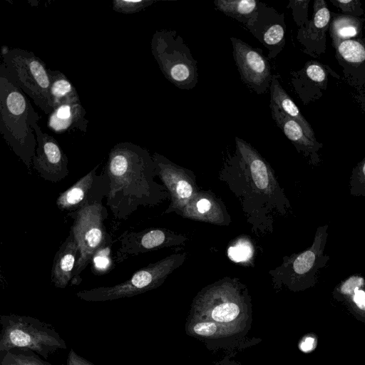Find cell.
<instances>
[{
    "label": "cell",
    "mask_w": 365,
    "mask_h": 365,
    "mask_svg": "<svg viewBox=\"0 0 365 365\" xmlns=\"http://www.w3.org/2000/svg\"><path fill=\"white\" fill-rule=\"evenodd\" d=\"M235 150L228 153L219 173L238 200L251 232L264 236L274 231L277 215L289 206L273 168L249 143L235 137Z\"/></svg>",
    "instance_id": "1"
},
{
    "label": "cell",
    "mask_w": 365,
    "mask_h": 365,
    "mask_svg": "<svg viewBox=\"0 0 365 365\" xmlns=\"http://www.w3.org/2000/svg\"><path fill=\"white\" fill-rule=\"evenodd\" d=\"M214 4L217 10L246 26L256 18L265 4L257 0H216Z\"/></svg>",
    "instance_id": "20"
},
{
    "label": "cell",
    "mask_w": 365,
    "mask_h": 365,
    "mask_svg": "<svg viewBox=\"0 0 365 365\" xmlns=\"http://www.w3.org/2000/svg\"><path fill=\"white\" fill-rule=\"evenodd\" d=\"M356 305L359 309L365 310V297L359 303L356 304Z\"/></svg>",
    "instance_id": "39"
},
{
    "label": "cell",
    "mask_w": 365,
    "mask_h": 365,
    "mask_svg": "<svg viewBox=\"0 0 365 365\" xmlns=\"http://www.w3.org/2000/svg\"><path fill=\"white\" fill-rule=\"evenodd\" d=\"M271 115L277 127L281 128L286 137L298 150L309 153L314 150L317 142L312 140L302 126L294 119L284 114L276 106L269 103Z\"/></svg>",
    "instance_id": "19"
},
{
    "label": "cell",
    "mask_w": 365,
    "mask_h": 365,
    "mask_svg": "<svg viewBox=\"0 0 365 365\" xmlns=\"http://www.w3.org/2000/svg\"><path fill=\"white\" fill-rule=\"evenodd\" d=\"M175 214L185 219L220 226H229L232 222L225 204L211 190H200Z\"/></svg>",
    "instance_id": "14"
},
{
    "label": "cell",
    "mask_w": 365,
    "mask_h": 365,
    "mask_svg": "<svg viewBox=\"0 0 365 365\" xmlns=\"http://www.w3.org/2000/svg\"><path fill=\"white\" fill-rule=\"evenodd\" d=\"M187 253L177 252L138 269L126 281L113 287L83 290L76 295L86 301H106L133 297L154 289L185 262Z\"/></svg>",
    "instance_id": "6"
},
{
    "label": "cell",
    "mask_w": 365,
    "mask_h": 365,
    "mask_svg": "<svg viewBox=\"0 0 365 365\" xmlns=\"http://www.w3.org/2000/svg\"><path fill=\"white\" fill-rule=\"evenodd\" d=\"M292 75L317 83L324 81L327 77L324 68L317 62L308 63L303 71L294 72Z\"/></svg>",
    "instance_id": "29"
},
{
    "label": "cell",
    "mask_w": 365,
    "mask_h": 365,
    "mask_svg": "<svg viewBox=\"0 0 365 365\" xmlns=\"http://www.w3.org/2000/svg\"><path fill=\"white\" fill-rule=\"evenodd\" d=\"M308 1H289L287 8L292 9L293 18L296 24L302 27L307 22Z\"/></svg>",
    "instance_id": "30"
},
{
    "label": "cell",
    "mask_w": 365,
    "mask_h": 365,
    "mask_svg": "<svg viewBox=\"0 0 365 365\" xmlns=\"http://www.w3.org/2000/svg\"><path fill=\"white\" fill-rule=\"evenodd\" d=\"M86 114L81 103L61 106L48 115V126L56 133L72 129L86 133L88 123Z\"/></svg>",
    "instance_id": "17"
},
{
    "label": "cell",
    "mask_w": 365,
    "mask_h": 365,
    "mask_svg": "<svg viewBox=\"0 0 365 365\" xmlns=\"http://www.w3.org/2000/svg\"><path fill=\"white\" fill-rule=\"evenodd\" d=\"M8 353L17 365H50L28 353Z\"/></svg>",
    "instance_id": "32"
},
{
    "label": "cell",
    "mask_w": 365,
    "mask_h": 365,
    "mask_svg": "<svg viewBox=\"0 0 365 365\" xmlns=\"http://www.w3.org/2000/svg\"><path fill=\"white\" fill-rule=\"evenodd\" d=\"M48 71L51 81L50 94L54 110L61 106L81 103L76 88L63 73L50 68Z\"/></svg>",
    "instance_id": "21"
},
{
    "label": "cell",
    "mask_w": 365,
    "mask_h": 365,
    "mask_svg": "<svg viewBox=\"0 0 365 365\" xmlns=\"http://www.w3.org/2000/svg\"><path fill=\"white\" fill-rule=\"evenodd\" d=\"M268 51V58H275L285 44V24L283 14L264 4L256 18L245 26Z\"/></svg>",
    "instance_id": "13"
},
{
    "label": "cell",
    "mask_w": 365,
    "mask_h": 365,
    "mask_svg": "<svg viewBox=\"0 0 365 365\" xmlns=\"http://www.w3.org/2000/svg\"><path fill=\"white\" fill-rule=\"evenodd\" d=\"M0 66L5 75L46 115L54 107L50 94L51 81L46 63L34 53L18 48L2 52Z\"/></svg>",
    "instance_id": "4"
},
{
    "label": "cell",
    "mask_w": 365,
    "mask_h": 365,
    "mask_svg": "<svg viewBox=\"0 0 365 365\" xmlns=\"http://www.w3.org/2000/svg\"><path fill=\"white\" fill-rule=\"evenodd\" d=\"M363 173H364V174L365 175V163H364V164L363 165Z\"/></svg>",
    "instance_id": "40"
},
{
    "label": "cell",
    "mask_w": 365,
    "mask_h": 365,
    "mask_svg": "<svg viewBox=\"0 0 365 365\" xmlns=\"http://www.w3.org/2000/svg\"><path fill=\"white\" fill-rule=\"evenodd\" d=\"M1 365H17L16 363L13 360L9 354L7 352L6 354L1 360Z\"/></svg>",
    "instance_id": "37"
},
{
    "label": "cell",
    "mask_w": 365,
    "mask_h": 365,
    "mask_svg": "<svg viewBox=\"0 0 365 365\" xmlns=\"http://www.w3.org/2000/svg\"><path fill=\"white\" fill-rule=\"evenodd\" d=\"M150 46L152 54L167 80L182 90L192 89L197 85V61L175 31H156Z\"/></svg>",
    "instance_id": "5"
},
{
    "label": "cell",
    "mask_w": 365,
    "mask_h": 365,
    "mask_svg": "<svg viewBox=\"0 0 365 365\" xmlns=\"http://www.w3.org/2000/svg\"><path fill=\"white\" fill-rule=\"evenodd\" d=\"M316 345L315 339L313 337H307L300 344V349L304 352L312 351Z\"/></svg>",
    "instance_id": "35"
},
{
    "label": "cell",
    "mask_w": 365,
    "mask_h": 365,
    "mask_svg": "<svg viewBox=\"0 0 365 365\" xmlns=\"http://www.w3.org/2000/svg\"><path fill=\"white\" fill-rule=\"evenodd\" d=\"M108 215V210L103 202L89 205L68 213V216L73 219L71 230L79 250L71 284L81 283V274L91 263L94 255L111 244V238L104 223Z\"/></svg>",
    "instance_id": "7"
},
{
    "label": "cell",
    "mask_w": 365,
    "mask_h": 365,
    "mask_svg": "<svg viewBox=\"0 0 365 365\" xmlns=\"http://www.w3.org/2000/svg\"><path fill=\"white\" fill-rule=\"evenodd\" d=\"M336 47L339 55L346 62L359 63L365 61V46L359 41L344 40Z\"/></svg>",
    "instance_id": "25"
},
{
    "label": "cell",
    "mask_w": 365,
    "mask_h": 365,
    "mask_svg": "<svg viewBox=\"0 0 365 365\" xmlns=\"http://www.w3.org/2000/svg\"><path fill=\"white\" fill-rule=\"evenodd\" d=\"M193 330L198 335L210 336L216 332L217 325L212 322H199L194 326Z\"/></svg>",
    "instance_id": "34"
},
{
    "label": "cell",
    "mask_w": 365,
    "mask_h": 365,
    "mask_svg": "<svg viewBox=\"0 0 365 365\" xmlns=\"http://www.w3.org/2000/svg\"><path fill=\"white\" fill-rule=\"evenodd\" d=\"M70 365H88L81 359H78L73 356V359L70 360Z\"/></svg>",
    "instance_id": "38"
},
{
    "label": "cell",
    "mask_w": 365,
    "mask_h": 365,
    "mask_svg": "<svg viewBox=\"0 0 365 365\" xmlns=\"http://www.w3.org/2000/svg\"><path fill=\"white\" fill-rule=\"evenodd\" d=\"M279 75L273 74L269 87L270 103L276 106L284 114L296 120L302 126L307 135L314 142H317L313 129L302 115L297 105L282 87L279 82Z\"/></svg>",
    "instance_id": "18"
},
{
    "label": "cell",
    "mask_w": 365,
    "mask_h": 365,
    "mask_svg": "<svg viewBox=\"0 0 365 365\" xmlns=\"http://www.w3.org/2000/svg\"><path fill=\"white\" fill-rule=\"evenodd\" d=\"M365 297V292L363 290L358 289L354 292L353 299L354 302L356 304L359 303L363 298Z\"/></svg>",
    "instance_id": "36"
},
{
    "label": "cell",
    "mask_w": 365,
    "mask_h": 365,
    "mask_svg": "<svg viewBox=\"0 0 365 365\" xmlns=\"http://www.w3.org/2000/svg\"><path fill=\"white\" fill-rule=\"evenodd\" d=\"M104 168L109 178L106 205L118 220H125L140 207L170 200L167 188L155 180L156 164L144 148L130 142L117 143Z\"/></svg>",
    "instance_id": "2"
},
{
    "label": "cell",
    "mask_w": 365,
    "mask_h": 365,
    "mask_svg": "<svg viewBox=\"0 0 365 365\" xmlns=\"http://www.w3.org/2000/svg\"><path fill=\"white\" fill-rule=\"evenodd\" d=\"M361 31V21L350 15H338L331 24L330 34L334 43L356 36Z\"/></svg>",
    "instance_id": "23"
},
{
    "label": "cell",
    "mask_w": 365,
    "mask_h": 365,
    "mask_svg": "<svg viewBox=\"0 0 365 365\" xmlns=\"http://www.w3.org/2000/svg\"><path fill=\"white\" fill-rule=\"evenodd\" d=\"M120 246L116 252L118 263L130 256L183 245L187 236L164 227H152L138 232H124L118 238Z\"/></svg>",
    "instance_id": "9"
},
{
    "label": "cell",
    "mask_w": 365,
    "mask_h": 365,
    "mask_svg": "<svg viewBox=\"0 0 365 365\" xmlns=\"http://www.w3.org/2000/svg\"><path fill=\"white\" fill-rule=\"evenodd\" d=\"M333 4L339 7L344 13L354 16H360L363 14L364 11L361 9V3L357 0L339 1L332 0Z\"/></svg>",
    "instance_id": "31"
},
{
    "label": "cell",
    "mask_w": 365,
    "mask_h": 365,
    "mask_svg": "<svg viewBox=\"0 0 365 365\" xmlns=\"http://www.w3.org/2000/svg\"><path fill=\"white\" fill-rule=\"evenodd\" d=\"M240 308L237 302L225 300L212 307L211 317L218 322H230L240 314Z\"/></svg>",
    "instance_id": "26"
},
{
    "label": "cell",
    "mask_w": 365,
    "mask_h": 365,
    "mask_svg": "<svg viewBox=\"0 0 365 365\" xmlns=\"http://www.w3.org/2000/svg\"><path fill=\"white\" fill-rule=\"evenodd\" d=\"M78 246L71 230L56 252L51 268V282L65 288L71 282L78 258Z\"/></svg>",
    "instance_id": "16"
},
{
    "label": "cell",
    "mask_w": 365,
    "mask_h": 365,
    "mask_svg": "<svg viewBox=\"0 0 365 365\" xmlns=\"http://www.w3.org/2000/svg\"><path fill=\"white\" fill-rule=\"evenodd\" d=\"M110 245L98 250L93 257L91 263L93 265V272L96 274H104L109 270L111 265Z\"/></svg>",
    "instance_id": "28"
},
{
    "label": "cell",
    "mask_w": 365,
    "mask_h": 365,
    "mask_svg": "<svg viewBox=\"0 0 365 365\" xmlns=\"http://www.w3.org/2000/svg\"><path fill=\"white\" fill-rule=\"evenodd\" d=\"M36 120L40 117L26 93L0 70V133L28 169L37 146L31 127Z\"/></svg>",
    "instance_id": "3"
},
{
    "label": "cell",
    "mask_w": 365,
    "mask_h": 365,
    "mask_svg": "<svg viewBox=\"0 0 365 365\" xmlns=\"http://www.w3.org/2000/svg\"><path fill=\"white\" fill-rule=\"evenodd\" d=\"M313 19L307 27H301L298 33L299 41L305 46L312 38L317 31H325L330 20V13L325 1H314Z\"/></svg>",
    "instance_id": "22"
},
{
    "label": "cell",
    "mask_w": 365,
    "mask_h": 365,
    "mask_svg": "<svg viewBox=\"0 0 365 365\" xmlns=\"http://www.w3.org/2000/svg\"><path fill=\"white\" fill-rule=\"evenodd\" d=\"M38 121L36 120L31 123L37 142L32 165L45 180L57 182L68 175V159L58 142L41 130Z\"/></svg>",
    "instance_id": "12"
},
{
    "label": "cell",
    "mask_w": 365,
    "mask_h": 365,
    "mask_svg": "<svg viewBox=\"0 0 365 365\" xmlns=\"http://www.w3.org/2000/svg\"><path fill=\"white\" fill-rule=\"evenodd\" d=\"M252 241L247 236H240L230 245L227 255L230 260L243 264L253 261L255 249Z\"/></svg>",
    "instance_id": "24"
},
{
    "label": "cell",
    "mask_w": 365,
    "mask_h": 365,
    "mask_svg": "<svg viewBox=\"0 0 365 365\" xmlns=\"http://www.w3.org/2000/svg\"><path fill=\"white\" fill-rule=\"evenodd\" d=\"M2 341H5L6 348H26L39 350L46 345V341L57 344V339L47 335L46 331L37 329L31 324L27 325L26 319L10 320L4 331ZM1 343V344H3ZM5 348V349H6Z\"/></svg>",
    "instance_id": "15"
},
{
    "label": "cell",
    "mask_w": 365,
    "mask_h": 365,
    "mask_svg": "<svg viewBox=\"0 0 365 365\" xmlns=\"http://www.w3.org/2000/svg\"><path fill=\"white\" fill-rule=\"evenodd\" d=\"M153 160L157 166V176L170 194V202L163 214L181 210L200 191L195 174L166 157L155 153Z\"/></svg>",
    "instance_id": "8"
},
{
    "label": "cell",
    "mask_w": 365,
    "mask_h": 365,
    "mask_svg": "<svg viewBox=\"0 0 365 365\" xmlns=\"http://www.w3.org/2000/svg\"><path fill=\"white\" fill-rule=\"evenodd\" d=\"M364 283V280L362 277H351L342 284L341 292L345 294H354Z\"/></svg>",
    "instance_id": "33"
},
{
    "label": "cell",
    "mask_w": 365,
    "mask_h": 365,
    "mask_svg": "<svg viewBox=\"0 0 365 365\" xmlns=\"http://www.w3.org/2000/svg\"><path fill=\"white\" fill-rule=\"evenodd\" d=\"M155 1L150 0L128 1L114 0L112 1L113 9L118 13L129 14L140 12L153 4Z\"/></svg>",
    "instance_id": "27"
},
{
    "label": "cell",
    "mask_w": 365,
    "mask_h": 365,
    "mask_svg": "<svg viewBox=\"0 0 365 365\" xmlns=\"http://www.w3.org/2000/svg\"><path fill=\"white\" fill-rule=\"evenodd\" d=\"M100 164L94 167L72 186L61 192L56 205L61 211L74 212L94 203L103 202L109 191V178L103 168L100 173L97 170Z\"/></svg>",
    "instance_id": "11"
},
{
    "label": "cell",
    "mask_w": 365,
    "mask_h": 365,
    "mask_svg": "<svg viewBox=\"0 0 365 365\" xmlns=\"http://www.w3.org/2000/svg\"><path fill=\"white\" fill-rule=\"evenodd\" d=\"M230 40L242 81L257 94L265 93L270 87L273 76L268 59L261 49L235 37H231Z\"/></svg>",
    "instance_id": "10"
}]
</instances>
